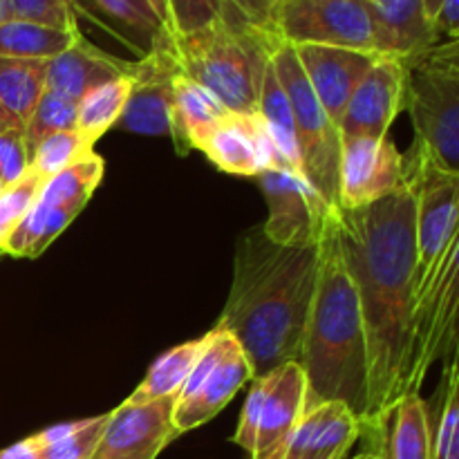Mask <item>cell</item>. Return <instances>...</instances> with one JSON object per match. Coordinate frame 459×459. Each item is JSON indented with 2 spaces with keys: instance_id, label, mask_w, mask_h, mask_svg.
I'll list each match as a JSON object with an SVG mask.
<instances>
[{
  "instance_id": "obj_1",
  "label": "cell",
  "mask_w": 459,
  "mask_h": 459,
  "mask_svg": "<svg viewBox=\"0 0 459 459\" xmlns=\"http://www.w3.org/2000/svg\"><path fill=\"white\" fill-rule=\"evenodd\" d=\"M336 213L366 332L368 408L363 417H368L408 394L415 195L406 179L403 186L375 204L336 209Z\"/></svg>"
},
{
  "instance_id": "obj_2",
  "label": "cell",
  "mask_w": 459,
  "mask_h": 459,
  "mask_svg": "<svg viewBox=\"0 0 459 459\" xmlns=\"http://www.w3.org/2000/svg\"><path fill=\"white\" fill-rule=\"evenodd\" d=\"M316 272V240L281 247L254 229L238 245L231 291L218 325L245 350L254 379L299 361Z\"/></svg>"
},
{
  "instance_id": "obj_3",
  "label": "cell",
  "mask_w": 459,
  "mask_h": 459,
  "mask_svg": "<svg viewBox=\"0 0 459 459\" xmlns=\"http://www.w3.org/2000/svg\"><path fill=\"white\" fill-rule=\"evenodd\" d=\"M318 272L305 323L299 366L305 375V411L343 402L361 420L368 408V352L357 285L332 209L316 238Z\"/></svg>"
},
{
  "instance_id": "obj_4",
  "label": "cell",
  "mask_w": 459,
  "mask_h": 459,
  "mask_svg": "<svg viewBox=\"0 0 459 459\" xmlns=\"http://www.w3.org/2000/svg\"><path fill=\"white\" fill-rule=\"evenodd\" d=\"M170 54L179 72L209 90L229 112H258V90L269 65V36L220 18L188 36H173Z\"/></svg>"
},
{
  "instance_id": "obj_5",
  "label": "cell",
  "mask_w": 459,
  "mask_h": 459,
  "mask_svg": "<svg viewBox=\"0 0 459 459\" xmlns=\"http://www.w3.org/2000/svg\"><path fill=\"white\" fill-rule=\"evenodd\" d=\"M403 108L415 124V143L448 173L459 175V45L435 40L402 58Z\"/></svg>"
},
{
  "instance_id": "obj_6",
  "label": "cell",
  "mask_w": 459,
  "mask_h": 459,
  "mask_svg": "<svg viewBox=\"0 0 459 459\" xmlns=\"http://www.w3.org/2000/svg\"><path fill=\"white\" fill-rule=\"evenodd\" d=\"M269 63L290 101L305 179L332 209H339V126L323 110L294 45L269 36Z\"/></svg>"
},
{
  "instance_id": "obj_7",
  "label": "cell",
  "mask_w": 459,
  "mask_h": 459,
  "mask_svg": "<svg viewBox=\"0 0 459 459\" xmlns=\"http://www.w3.org/2000/svg\"><path fill=\"white\" fill-rule=\"evenodd\" d=\"M403 169L415 195V296L459 238V175L439 169L417 143L403 155Z\"/></svg>"
},
{
  "instance_id": "obj_8",
  "label": "cell",
  "mask_w": 459,
  "mask_h": 459,
  "mask_svg": "<svg viewBox=\"0 0 459 459\" xmlns=\"http://www.w3.org/2000/svg\"><path fill=\"white\" fill-rule=\"evenodd\" d=\"M267 36L290 45L384 54L370 0H281Z\"/></svg>"
},
{
  "instance_id": "obj_9",
  "label": "cell",
  "mask_w": 459,
  "mask_h": 459,
  "mask_svg": "<svg viewBox=\"0 0 459 459\" xmlns=\"http://www.w3.org/2000/svg\"><path fill=\"white\" fill-rule=\"evenodd\" d=\"M305 412V375L299 361L254 379L240 412L233 444L249 459H282L287 442Z\"/></svg>"
},
{
  "instance_id": "obj_10",
  "label": "cell",
  "mask_w": 459,
  "mask_h": 459,
  "mask_svg": "<svg viewBox=\"0 0 459 459\" xmlns=\"http://www.w3.org/2000/svg\"><path fill=\"white\" fill-rule=\"evenodd\" d=\"M457 254L459 238L448 247L429 282L412 296L408 393H420L435 363L444 359L451 361L455 357L459 307Z\"/></svg>"
},
{
  "instance_id": "obj_11",
  "label": "cell",
  "mask_w": 459,
  "mask_h": 459,
  "mask_svg": "<svg viewBox=\"0 0 459 459\" xmlns=\"http://www.w3.org/2000/svg\"><path fill=\"white\" fill-rule=\"evenodd\" d=\"M251 379L254 372L245 350L224 327L215 325L204 352L200 354L195 368L175 397V435L200 429L202 424L213 420Z\"/></svg>"
},
{
  "instance_id": "obj_12",
  "label": "cell",
  "mask_w": 459,
  "mask_h": 459,
  "mask_svg": "<svg viewBox=\"0 0 459 459\" xmlns=\"http://www.w3.org/2000/svg\"><path fill=\"white\" fill-rule=\"evenodd\" d=\"M406 182L403 155L388 137H341L339 209L375 204Z\"/></svg>"
},
{
  "instance_id": "obj_13",
  "label": "cell",
  "mask_w": 459,
  "mask_h": 459,
  "mask_svg": "<svg viewBox=\"0 0 459 459\" xmlns=\"http://www.w3.org/2000/svg\"><path fill=\"white\" fill-rule=\"evenodd\" d=\"M260 188L267 197L269 215L260 231L269 242L281 247H299L314 242L332 206L314 191L303 175L278 169L258 175Z\"/></svg>"
},
{
  "instance_id": "obj_14",
  "label": "cell",
  "mask_w": 459,
  "mask_h": 459,
  "mask_svg": "<svg viewBox=\"0 0 459 459\" xmlns=\"http://www.w3.org/2000/svg\"><path fill=\"white\" fill-rule=\"evenodd\" d=\"M175 397L130 402L108 412V424L92 459H157L178 435L173 429Z\"/></svg>"
},
{
  "instance_id": "obj_15",
  "label": "cell",
  "mask_w": 459,
  "mask_h": 459,
  "mask_svg": "<svg viewBox=\"0 0 459 459\" xmlns=\"http://www.w3.org/2000/svg\"><path fill=\"white\" fill-rule=\"evenodd\" d=\"M359 424L363 453L375 459H430V421L420 393L402 394Z\"/></svg>"
},
{
  "instance_id": "obj_16",
  "label": "cell",
  "mask_w": 459,
  "mask_h": 459,
  "mask_svg": "<svg viewBox=\"0 0 459 459\" xmlns=\"http://www.w3.org/2000/svg\"><path fill=\"white\" fill-rule=\"evenodd\" d=\"M403 110V65L399 56L377 58L361 83L350 97L348 108L339 121L341 137H388L390 126Z\"/></svg>"
},
{
  "instance_id": "obj_17",
  "label": "cell",
  "mask_w": 459,
  "mask_h": 459,
  "mask_svg": "<svg viewBox=\"0 0 459 459\" xmlns=\"http://www.w3.org/2000/svg\"><path fill=\"white\" fill-rule=\"evenodd\" d=\"M220 170L240 178H258L264 170L287 169L258 112H229L200 148ZM290 170V169H287Z\"/></svg>"
},
{
  "instance_id": "obj_18",
  "label": "cell",
  "mask_w": 459,
  "mask_h": 459,
  "mask_svg": "<svg viewBox=\"0 0 459 459\" xmlns=\"http://www.w3.org/2000/svg\"><path fill=\"white\" fill-rule=\"evenodd\" d=\"M179 67L169 49L151 54L146 58H137V72L133 76L128 101L121 112V130L151 137H170V108H173V76Z\"/></svg>"
},
{
  "instance_id": "obj_19",
  "label": "cell",
  "mask_w": 459,
  "mask_h": 459,
  "mask_svg": "<svg viewBox=\"0 0 459 459\" xmlns=\"http://www.w3.org/2000/svg\"><path fill=\"white\" fill-rule=\"evenodd\" d=\"M294 49L314 94L336 126L357 85L370 72L377 58L384 56V54L327 48V45H294Z\"/></svg>"
},
{
  "instance_id": "obj_20",
  "label": "cell",
  "mask_w": 459,
  "mask_h": 459,
  "mask_svg": "<svg viewBox=\"0 0 459 459\" xmlns=\"http://www.w3.org/2000/svg\"><path fill=\"white\" fill-rule=\"evenodd\" d=\"M76 16L83 13L94 25L119 39L126 48L146 58L170 48L169 27L161 22L151 0H76Z\"/></svg>"
},
{
  "instance_id": "obj_21",
  "label": "cell",
  "mask_w": 459,
  "mask_h": 459,
  "mask_svg": "<svg viewBox=\"0 0 459 459\" xmlns=\"http://www.w3.org/2000/svg\"><path fill=\"white\" fill-rule=\"evenodd\" d=\"M359 435V417L343 402L321 403L303 412L282 459H350Z\"/></svg>"
},
{
  "instance_id": "obj_22",
  "label": "cell",
  "mask_w": 459,
  "mask_h": 459,
  "mask_svg": "<svg viewBox=\"0 0 459 459\" xmlns=\"http://www.w3.org/2000/svg\"><path fill=\"white\" fill-rule=\"evenodd\" d=\"M134 72H137V61L110 56V54L101 52L92 43H88L81 34L72 48H67L58 56L49 58L45 88L76 103L97 85L121 79V76L133 79Z\"/></svg>"
},
{
  "instance_id": "obj_23",
  "label": "cell",
  "mask_w": 459,
  "mask_h": 459,
  "mask_svg": "<svg viewBox=\"0 0 459 459\" xmlns=\"http://www.w3.org/2000/svg\"><path fill=\"white\" fill-rule=\"evenodd\" d=\"M229 115L227 108L202 85L184 76L182 72L173 76V108H170V124H173V142L179 152L191 148L200 151L215 126Z\"/></svg>"
},
{
  "instance_id": "obj_24",
  "label": "cell",
  "mask_w": 459,
  "mask_h": 459,
  "mask_svg": "<svg viewBox=\"0 0 459 459\" xmlns=\"http://www.w3.org/2000/svg\"><path fill=\"white\" fill-rule=\"evenodd\" d=\"M370 4L379 25L384 54L403 58L437 40L426 21L421 0H370Z\"/></svg>"
},
{
  "instance_id": "obj_25",
  "label": "cell",
  "mask_w": 459,
  "mask_h": 459,
  "mask_svg": "<svg viewBox=\"0 0 459 459\" xmlns=\"http://www.w3.org/2000/svg\"><path fill=\"white\" fill-rule=\"evenodd\" d=\"M258 115L260 119H263L264 128H267L269 137H272L273 146H276L278 155L282 157L287 169L303 175V166H300L299 155V142H296L294 117H291L290 101H287V94L285 90H282L281 81L276 79V72H273L272 63L264 67L263 83H260L258 90Z\"/></svg>"
},
{
  "instance_id": "obj_26",
  "label": "cell",
  "mask_w": 459,
  "mask_h": 459,
  "mask_svg": "<svg viewBox=\"0 0 459 459\" xmlns=\"http://www.w3.org/2000/svg\"><path fill=\"white\" fill-rule=\"evenodd\" d=\"M79 36L81 30H54L39 22L7 18L0 22V56L49 61L72 48Z\"/></svg>"
},
{
  "instance_id": "obj_27",
  "label": "cell",
  "mask_w": 459,
  "mask_h": 459,
  "mask_svg": "<svg viewBox=\"0 0 459 459\" xmlns=\"http://www.w3.org/2000/svg\"><path fill=\"white\" fill-rule=\"evenodd\" d=\"M45 76L48 61L0 56V103L22 128L45 92Z\"/></svg>"
},
{
  "instance_id": "obj_28",
  "label": "cell",
  "mask_w": 459,
  "mask_h": 459,
  "mask_svg": "<svg viewBox=\"0 0 459 459\" xmlns=\"http://www.w3.org/2000/svg\"><path fill=\"white\" fill-rule=\"evenodd\" d=\"M209 339L211 332L209 334L200 336V339L186 341V343L178 345V348L161 354V357L152 363L142 384H139L137 388H134V393L128 397L130 402H152V399L178 397L179 388H182L186 377L191 375V370L195 368L197 359L204 352Z\"/></svg>"
},
{
  "instance_id": "obj_29",
  "label": "cell",
  "mask_w": 459,
  "mask_h": 459,
  "mask_svg": "<svg viewBox=\"0 0 459 459\" xmlns=\"http://www.w3.org/2000/svg\"><path fill=\"white\" fill-rule=\"evenodd\" d=\"M74 218L76 213H72V211L43 204L36 197V202L27 211L25 218L13 229L12 236L7 238L0 254L13 255V258H39L70 227Z\"/></svg>"
},
{
  "instance_id": "obj_30",
  "label": "cell",
  "mask_w": 459,
  "mask_h": 459,
  "mask_svg": "<svg viewBox=\"0 0 459 459\" xmlns=\"http://www.w3.org/2000/svg\"><path fill=\"white\" fill-rule=\"evenodd\" d=\"M103 170H106V164H103L101 155L90 152L81 161L67 166L54 178L45 179L39 191V200L43 204L67 209L79 215L101 184Z\"/></svg>"
},
{
  "instance_id": "obj_31",
  "label": "cell",
  "mask_w": 459,
  "mask_h": 459,
  "mask_svg": "<svg viewBox=\"0 0 459 459\" xmlns=\"http://www.w3.org/2000/svg\"><path fill=\"white\" fill-rule=\"evenodd\" d=\"M433 406L430 411L426 403L430 421V459H459V370L455 357L444 368Z\"/></svg>"
},
{
  "instance_id": "obj_32",
  "label": "cell",
  "mask_w": 459,
  "mask_h": 459,
  "mask_svg": "<svg viewBox=\"0 0 459 459\" xmlns=\"http://www.w3.org/2000/svg\"><path fill=\"white\" fill-rule=\"evenodd\" d=\"M130 88H133V79L121 76V79L97 85L76 101V130L90 146H94L112 126H117L128 101Z\"/></svg>"
},
{
  "instance_id": "obj_33",
  "label": "cell",
  "mask_w": 459,
  "mask_h": 459,
  "mask_svg": "<svg viewBox=\"0 0 459 459\" xmlns=\"http://www.w3.org/2000/svg\"><path fill=\"white\" fill-rule=\"evenodd\" d=\"M106 424L108 415L65 421L49 426L30 439L39 459H92Z\"/></svg>"
},
{
  "instance_id": "obj_34",
  "label": "cell",
  "mask_w": 459,
  "mask_h": 459,
  "mask_svg": "<svg viewBox=\"0 0 459 459\" xmlns=\"http://www.w3.org/2000/svg\"><path fill=\"white\" fill-rule=\"evenodd\" d=\"M90 152H94V146H90V143L81 137L79 130H61V133L49 134L43 142L36 143V148L31 151L30 166L40 175V178L49 179L56 173H61V170H65L67 166L76 164V161H81L83 157H88Z\"/></svg>"
},
{
  "instance_id": "obj_35",
  "label": "cell",
  "mask_w": 459,
  "mask_h": 459,
  "mask_svg": "<svg viewBox=\"0 0 459 459\" xmlns=\"http://www.w3.org/2000/svg\"><path fill=\"white\" fill-rule=\"evenodd\" d=\"M72 128H76V103L45 88L25 124V142L30 148V155L36 143L43 142L45 137Z\"/></svg>"
},
{
  "instance_id": "obj_36",
  "label": "cell",
  "mask_w": 459,
  "mask_h": 459,
  "mask_svg": "<svg viewBox=\"0 0 459 459\" xmlns=\"http://www.w3.org/2000/svg\"><path fill=\"white\" fill-rule=\"evenodd\" d=\"M76 0H4V13L13 21H30L54 30H79Z\"/></svg>"
},
{
  "instance_id": "obj_37",
  "label": "cell",
  "mask_w": 459,
  "mask_h": 459,
  "mask_svg": "<svg viewBox=\"0 0 459 459\" xmlns=\"http://www.w3.org/2000/svg\"><path fill=\"white\" fill-rule=\"evenodd\" d=\"M43 182L45 179L30 166V170L18 182L9 184L0 191V251H3V245L12 236L13 229L21 224V220L25 218V213L36 202Z\"/></svg>"
},
{
  "instance_id": "obj_38",
  "label": "cell",
  "mask_w": 459,
  "mask_h": 459,
  "mask_svg": "<svg viewBox=\"0 0 459 459\" xmlns=\"http://www.w3.org/2000/svg\"><path fill=\"white\" fill-rule=\"evenodd\" d=\"M170 36H188L224 18V0H166Z\"/></svg>"
},
{
  "instance_id": "obj_39",
  "label": "cell",
  "mask_w": 459,
  "mask_h": 459,
  "mask_svg": "<svg viewBox=\"0 0 459 459\" xmlns=\"http://www.w3.org/2000/svg\"><path fill=\"white\" fill-rule=\"evenodd\" d=\"M31 155L25 142V128H12L0 134V179L4 186L18 182L30 170Z\"/></svg>"
},
{
  "instance_id": "obj_40",
  "label": "cell",
  "mask_w": 459,
  "mask_h": 459,
  "mask_svg": "<svg viewBox=\"0 0 459 459\" xmlns=\"http://www.w3.org/2000/svg\"><path fill=\"white\" fill-rule=\"evenodd\" d=\"M278 4L281 0H224V18L267 34Z\"/></svg>"
},
{
  "instance_id": "obj_41",
  "label": "cell",
  "mask_w": 459,
  "mask_h": 459,
  "mask_svg": "<svg viewBox=\"0 0 459 459\" xmlns=\"http://www.w3.org/2000/svg\"><path fill=\"white\" fill-rule=\"evenodd\" d=\"M459 0H442L433 21V34L437 40H457Z\"/></svg>"
},
{
  "instance_id": "obj_42",
  "label": "cell",
  "mask_w": 459,
  "mask_h": 459,
  "mask_svg": "<svg viewBox=\"0 0 459 459\" xmlns=\"http://www.w3.org/2000/svg\"><path fill=\"white\" fill-rule=\"evenodd\" d=\"M0 459H39L36 455V448L31 444V439H22V442L13 444V446H7L0 451Z\"/></svg>"
},
{
  "instance_id": "obj_43",
  "label": "cell",
  "mask_w": 459,
  "mask_h": 459,
  "mask_svg": "<svg viewBox=\"0 0 459 459\" xmlns=\"http://www.w3.org/2000/svg\"><path fill=\"white\" fill-rule=\"evenodd\" d=\"M12 128H22V126L18 124V121L13 119V115H9V112L4 110L3 103H0V134L7 133V130H12Z\"/></svg>"
},
{
  "instance_id": "obj_44",
  "label": "cell",
  "mask_w": 459,
  "mask_h": 459,
  "mask_svg": "<svg viewBox=\"0 0 459 459\" xmlns=\"http://www.w3.org/2000/svg\"><path fill=\"white\" fill-rule=\"evenodd\" d=\"M421 3H424L426 21H429L430 27H433V21H435V16H437L439 4H442V0H421Z\"/></svg>"
},
{
  "instance_id": "obj_45",
  "label": "cell",
  "mask_w": 459,
  "mask_h": 459,
  "mask_svg": "<svg viewBox=\"0 0 459 459\" xmlns=\"http://www.w3.org/2000/svg\"><path fill=\"white\" fill-rule=\"evenodd\" d=\"M151 4H152V9H155V12H157V16L161 18V22H164V25L169 27V31H170L169 9H166V0H151Z\"/></svg>"
},
{
  "instance_id": "obj_46",
  "label": "cell",
  "mask_w": 459,
  "mask_h": 459,
  "mask_svg": "<svg viewBox=\"0 0 459 459\" xmlns=\"http://www.w3.org/2000/svg\"><path fill=\"white\" fill-rule=\"evenodd\" d=\"M7 21V13H4V0H0V22Z\"/></svg>"
},
{
  "instance_id": "obj_47",
  "label": "cell",
  "mask_w": 459,
  "mask_h": 459,
  "mask_svg": "<svg viewBox=\"0 0 459 459\" xmlns=\"http://www.w3.org/2000/svg\"><path fill=\"white\" fill-rule=\"evenodd\" d=\"M352 459H375V457H372L370 453H363V451H361L357 457H352Z\"/></svg>"
},
{
  "instance_id": "obj_48",
  "label": "cell",
  "mask_w": 459,
  "mask_h": 459,
  "mask_svg": "<svg viewBox=\"0 0 459 459\" xmlns=\"http://www.w3.org/2000/svg\"><path fill=\"white\" fill-rule=\"evenodd\" d=\"M3 188H4V184H3V179H0V191H3Z\"/></svg>"
}]
</instances>
